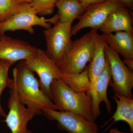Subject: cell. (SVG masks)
<instances>
[{
    "label": "cell",
    "instance_id": "3957f363",
    "mask_svg": "<svg viewBox=\"0 0 133 133\" xmlns=\"http://www.w3.org/2000/svg\"><path fill=\"white\" fill-rule=\"evenodd\" d=\"M97 30L91 29L73 41L69 52L60 62L56 63L62 74H78L85 69L88 63H90L95 51V34Z\"/></svg>",
    "mask_w": 133,
    "mask_h": 133
},
{
    "label": "cell",
    "instance_id": "8fae6325",
    "mask_svg": "<svg viewBox=\"0 0 133 133\" xmlns=\"http://www.w3.org/2000/svg\"><path fill=\"white\" fill-rule=\"evenodd\" d=\"M38 49L28 42L5 35L0 37V59L14 64L35 56Z\"/></svg>",
    "mask_w": 133,
    "mask_h": 133
},
{
    "label": "cell",
    "instance_id": "9c48e42d",
    "mask_svg": "<svg viewBox=\"0 0 133 133\" xmlns=\"http://www.w3.org/2000/svg\"><path fill=\"white\" fill-rule=\"evenodd\" d=\"M122 6H125L115 0H107L89 6L84 14L77 18L78 22L72 26L71 36H76L80 30L86 28L98 30L111 12Z\"/></svg>",
    "mask_w": 133,
    "mask_h": 133
},
{
    "label": "cell",
    "instance_id": "ac0fdd59",
    "mask_svg": "<svg viewBox=\"0 0 133 133\" xmlns=\"http://www.w3.org/2000/svg\"><path fill=\"white\" fill-rule=\"evenodd\" d=\"M61 78L69 87L77 92L88 94L91 89L87 66L83 71L78 74H63Z\"/></svg>",
    "mask_w": 133,
    "mask_h": 133
},
{
    "label": "cell",
    "instance_id": "ba28073f",
    "mask_svg": "<svg viewBox=\"0 0 133 133\" xmlns=\"http://www.w3.org/2000/svg\"><path fill=\"white\" fill-rule=\"evenodd\" d=\"M24 61L31 71L38 75L41 90L51 100V84L55 79L62 78L63 75L56 63L48 57L45 51L41 49H38L35 56Z\"/></svg>",
    "mask_w": 133,
    "mask_h": 133
},
{
    "label": "cell",
    "instance_id": "484cf974",
    "mask_svg": "<svg viewBox=\"0 0 133 133\" xmlns=\"http://www.w3.org/2000/svg\"><path fill=\"white\" fill-rule=\"evenodd\" d=\"M17 2L19 3H31L32 0H15Z\"/></svg>",
    "mask_w": 133,
    "mask_h": 133
},
{
    "label": "cell",
    "instance_id": "52a82bcc",
    "mask_svg": "<svg viewBox=\"0 0 133 133\" xmlns=\"http://www.w3.org/2000/svg\"><path fill=\"white\" fill-rule=\"evenodd\" d=\"M105 52L111 70V82L110 85L115 94L133 98V72L129 69L118 53L107 44Z\"/></svg>",
    "mask_w": 133,
    "mask_h": 133
},
{
    "label": "cell",
    "instance_id": "d6986e66",
    "mask_svg": "<svg viewBox=\"0 0 133 133\" xmlns=\"http://www.w3.org/2000/svg\"><path fill=\"white\" fill-rule=\"evenodd\" d=\"M14 64L7 60L0 59V116L5 118L7 114L2 105L1 97L5 88H11L13 85V79L9 78L8 73L10 66Z\"/></svg>",
    "mask_w": 133,
    "mask_h": 133
},
{
    "label": "cell",
    "instance_id": "7c38bea8",
    "mask_svg": "<svg viewBox=\"0 0 133 133\" xmlns=\"http://www.w3.org/2000/svg\"><path fill=\"white\" fill-rule=\"evenodd\" d=\"M111 82V70L109 63L106 58L104 70L96 79L93 88L87 94L91 98L93 114L95 120L101 113L100 108L101 102L105 103L109 113L111 112V103L107 95L108 88Z\"/></svg>",
    "mask_w": 133,
    "mask_h": 133
},
{
    "label": "cell",
    "instance_id": "5b68a950",
    "mask_svg": "<svg viewBox=\"0 0 133 133\" xmlns=\"http://www.w3.org/2000/svg\"><path fill=\"white\" fill-rule=\"evenodd\" d=\"M73 22H61L58 20L53 27L43 31L47 46L45 53L56 63L62 60L72 46L71 30Z\"/></svg>",
    "mask_w": 133,
    "mask_h": 133
},
{
    "label": "cell",
    "instance_id": "44dd1931",
    "mask_svg": "<svg viewBox=\"0 0 133 133\" xmlns=\"http://www.w3.org/2000/svg\"><path fill=\"white\" fill-rule=\"evenodd\" d=\"M57 0H32L31 6L37 14L43 17L52 14L55 11Z\"/></svg>",
    "mask_w": 133,
    "mask_h": 133
},
{
    "label": "cell",
    "instance_id": "277c9868",
    "mask_svg": "<svg viewBox=\"0 0 133 133\" xmlns=\"http://www.w3.org/2000/svg\"><path fill=\"white\" fill-rule=\"evenodd\" d=\"M59 20L58 14L49 19H45L37 14L31 3H21L18 11L9 19L0 23V35L8 31L24 30L30 34L35 33L33 27L39 26L45 29L51 27Z\"/></svg>",
    "mask_w": 133,
    "mask_h": 133
},
{
    "label": "cell",
    "instance_id": "5bb4252c",
    "mask_svg": "<svg viewBox=\"0 0 133 133\" xmlns=\"http://www.w3.org/2000/svg\"><path fill=\"white\" fill-rule=\"evenodd\" d=\"M102 35L111 49L124 59H133V33L122 31Z\"/></svg>",
    "mask_w": 133,
    "mask_h": 133
},
{
    "label": "cell",
    "instance_id": "7402d4cb",
    "mask_svg": "<svg viewBox=\"0 0 133 133\" xmlns=\"http://www.w3.org/2000/svg\"><path fill=\"white\" fill-rule=\"evenodd\" d=\"M83 8L85 9L89 6L94 4L100 3L107 0H78Z\"/></svg>",
    "mask_w": 133,
    "mask_h": 133
},
{
    "label": "cell",
    "instance_id": "603a6c76",
    "mask_svg": "<svg viewBox=\"0 0 133 133\" xmlns=\"http://www.w3.org/2000/svg\"><path fill=\"white\" fill-rule=\"evenodd\" d=\"M116 1L122 3L128 8H132L133 0H115Z\"/></svg>",
    "mask_w": 133,
    "mask_h": 133
},
{
    "label": "cell",
    "instance_id": "30bf717a",
    "mask_svg": "<svg viewBox=\"0 0 133 133\" xmlns=\"http://www.w3.org/2000/svg\"><path fill=\"white\" fill-rule=\"evenodd\" d=\"M48 119L57 122V126L62 131L69 133H99L98 125L78 115L68 111H60L54 109L43 110Z\"/></svg>",
    "mask_w": 133,
    "mask_h": 133
},
{
    "label": "cell",
    "instance_id": "2e32d148",
    "mask_svg": "<svg viewBox=\"0 0 133 133\" xmlns=\"http://www.w3.org/2000/svg\"><path fill=\"white\" fill-rule=\"evenodd\" d=\"M114 98L116 102V111L111 119L113 123L119 121L127 122L130 130L133 132V99L122 95L115 94Z\"/></svg>",
    "mask_w": 133,
    "mask_h": 133
},
{
    "label": "cell",
    "instance_id": "cb8c5ba5",
    "mask_svg": "<svg viewBox=\"0 0 133 133\" xmlns=\"http://www.w3.org/2000/svg\"><path fill=\"white\" fill-rule=\"evenodd\" d=\"M123 62L129 69L133 70V59H124Z\"/></svg>",
    "mask_w": 133,
    "mask_h": 133
},
{
    "label": "cell",
    "instance_id": "e0dca14e",
    "mask_svg": "<svg viewBox=\"0 0 133 133\" xmlns=\"http://www.w3.org/2000/svg\"><path fill=\"white\" fill-rule=\"evenodd\" d=\"M55 7L61 22H73L85 10L78 0H57Z\"/></svg>",
    "mask_w": 133,
    "mask_h": 133
},
{
    "label": "cell",
    "instance_id": "8992f818",
    "mask_svg": "<svg viewBox=\"0 0 133 133\" xmlns=\"http://www.w3.org/2000/svg\"><path fill=\"white\" fill-rule=\"evenodd\" d=\"M9 94L8 103L9 111L5 120L8 127L12 133H33L28 129V123L36 115L41 114L42 111L26 107L20 101L14 87V83L10 88Z\"/></svg>",
    "mask_w": 133,
    "mask_h": 133
},
{
    "label": "cell",
    "instance_id": "ffe728a7",
    "mask_svg": "<svg viewBox=\"0 0 133 133\" xmlns=\"http://www.w3.org/2000/svg\"><path fill=\"white\" fill-rule=\"evenodd\" d=\"M21 3L15 0H0V23L14 15L18 11Z\"/></svg>",
    "mask_w": 133,
    "mask_h": 133
},
{
    "label": "cell",
    "instance_id": "4316f807",
    "mask_svg": "<svg viewBox=\"0 0 133 133\" xmlns=\"http://www.w3.org/2000/svg\"><path fill=\"white\" fill-rule=\"evenodd\" d=\"M0 37H1V35H0Z\"/></svg>",
    "mask_w": 133,
    "mask_h": 133
},
{
    "label": "cell",
    "instance_id": "9a60e30c",
    "mask_svg": "<svg viewBox=\"0 0 133 133\" xmlns=\"http://www.w3.org/2000/svg\"><path fill=\"white\" fill-rule=\"evenodd\" d=\"M95 44L94 54L87 66L88 77L91 84V90L93 88L96 79L104 70L106 61L105 48L107 43L102 35L99 34L97 31L95 34Z\"/></svg>",
    "mask_w": 133,
    "mask_h": 133
},
{
    "label": "cell",
    "instance_id": "4fadbf2b",
    "mask_svg": "<svg viewBox=\"0 0 133 133\" xmlns=\"http://www.w3.org/2000/svg\"><path fill=\"white\" fill-rule=\"evenodd\" d=\"M98 30L102 34L122 31L133 33L132 19L128 8L122 6L113 10Z\"/></svg>",
    "mask_w": 133,
    "mask_h": 133
},
{
    "label": "cell",
    "instance_id": "6da1fadb",
    "mask_svg": "<svg viewBox=\"0 0 133 133\" xmlns=\"http://www.w3.org/2000/svg\"><path fill=\"white\" fill-rule=\"evenodd\" d=\"M14 87L20 101L27 107L43 110H57L52 100L43 92L39 81L24 60L19 62L13 71Z\"/></svg>",
    "mask_w": 133,
    "mask_h": 133
},
{
    "label": "cell",
    "instance_id": "7a4b0ae2",
    "mask_svg": "<svg viewBox=\"0 0 133 133\" xmlns=\"http://www.w3.org/2000/svg\"><path fill=\"white\" fill-rule=\"evenodd\" d=\"M51 100L60 111H68L94 122L91 96L85 92L73 90L62 78L55 79L50 86Z\"/></svg>",
    "mask_w": 133,
    "mask_h": 133
},
{
    "label": "cell",
    "instance_id": "d4e9b609",
    "mask_svg": "<svg viewBox=\"0 0 133 133\" xmlns=\"http://www.w3.org/2000/svg\"><path fill=\"white\" fill-rule=\"evenodd\" d=\"M109 133H127L119 131L118 129L117 128H112L110 130Z\"/></svg>",
    "mask_w": 133,
    "mask_h": 133
}]
</instances>
